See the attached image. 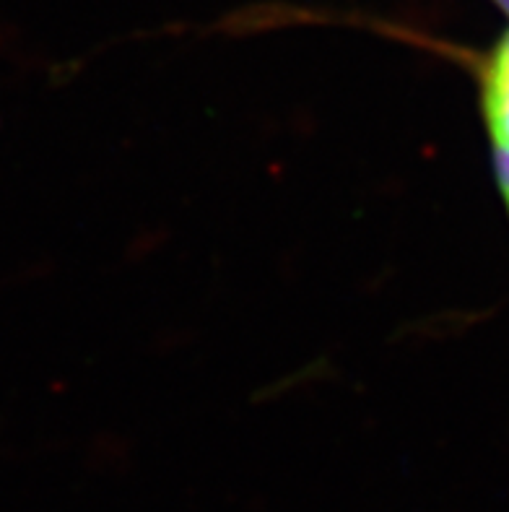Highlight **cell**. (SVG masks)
Returning a JSON list of instances; mask_svg holds the SVG:
<instances>
[{
  "label": "cell",
  "instance_id": "cell-2",
  "mask_svg": "<svg viewBox=\"0 0 509 512\" xmlns=\"http://www.w3.org/2000/svg\"><path fill=\"white\" fill-rule=\"evenodd\" d=\"M497 180L509 211V151H497Z\"/></svg>",
  "mask_w": 509,
  "mask_h": 512
},
{
  "label": "cell",
  "instance_id": "cell-3",
  "mask_svg": "<svg viewBox=\"0 0 509 512\" xmlns=\"http://www.w3.org/2000/svg\"><path fill=\"white\" fill-rule=\"evenodd\" d=\"M497 3H499V6H502V8H504V11H507V13H509V0H497Z\"/></svg>",
  "mask_w": 509,
  "mask_h": 512
},
{
  "label": "cell",
  "instance_id": "cell-1",
  "mask_svg": "<svg viewBox=\"0 0 509 512\" xmlns=\"http://www.w3.org/2000/svg\"><path fill=\"white\" fill-rule=\"evenodd\" d=\"M484 120L497 151H509V32L484 65Z\"/></svg>",
  "mask_w": 509,
  "mask_h": 512
}]
</instances>
